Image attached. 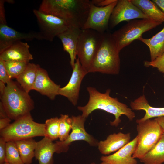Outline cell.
<instances>
[{
  "label": "cell",
  "mask_w": 164,
  "mask_h": 164,
  "mask_svg": "<svg viewBox=\"0 0 164 164\" xmlns=\"http://www.w3.org/2000/svg\"><path fill=\"white\" fill-rule=\"evenodd\" d=\"M91 1L43 0L38 10L65 21L69 27L82 29L87 19Z\"/></svg>",
  "instance_id": "1"
},
{
  "label": "cell",
  "mask_w": 164,
  "mask_h": 164,
  "mask_svg": "<svg viewBox=\"0 0 164 164\" xmlns=\"http://www.w3.org/2000/svg\"><path fill=\"white\" fill-rule=\"evenodd\" d=\"M87 90L89 95L87 103L84 106L77 107L78 110L82 112V115L85 118H87L96 110H102L114 115L115 119L110 124L111 126L116 127L121 123L120 117L122 115L126 116L130 121L135 118V114L132 109L120 102L117 98L110 96V89L107 90L104 93H101L92 87H87Z\"/></svg>",
  "instance_id": "2"
},
{
  "label": "cell",
  "mask_w": 164,
  "mask_h": 164,
  "mask_svg": "<svg viewBox=\"0 0 164 164\" xmlns=\"http://www.w3.org/2000/svg\"><path fill=\"white\" fill-rule=\"evenodd\" d=\"M1 100L8 117L11 120H15L30 113L34 108L33 100L29 93L12 80L6 84Z\"/></svg>",
  "instance_id": "3"
},
{
  "label": "cell",
  "mask_w": 164,
  "mask_h": 164,
  "mask_svg": "<svg viewBox=\"0 0 164 164\" xmlns=\"http://www.w3.org/2000/svg\"><path fill=\"white\" fill-rule=\"evenodd\" d=\"M119 52L112 34L105 32L88 73L100 72L112 75L118 74L120 63Z\"/></svg>",
  "instance_id": "4"
},
{
  "label": "cell",
  "mask_w": 164,
  "mask_h": 164,
  "mask_svg": "<svg viewBox=\"0 0 164 164\" xmlns=\"http://www.w3.org/2000/svg\"><path fill=\"white\" fill-rule=\"evenodd\" d=\"M1 137L6 142H15L45 136V124L35 121L30 113L22 116L0 131Z\"/></svg>",
  "instance_id": "5"
},
{
  "label": "cell",
  "mask_w": 164,
  "mask_h": 164,
  "mask_svg": "<svg viewBox=\"0 0 164 164\" xmlns=\"http://www.w3.org/2000/svg\"><path fill=\"white\" fill-rule=\"evenodd\" d=\"M150 19H133L112 33L118 51L129 45L133 41L138 39L145 32L162 24Z\"/></svg>",
  "instance_id": "6"
},
{
  "label": "cell",
  "mask_w": 164,
  "mask_h": 164,
  "mask_svg": "<svg viewBox=\"0 0 164 164\" xmlns=\"http://www.w3.org/2000/svg\"><path fill=\"white\" fill-rule=\"evenodd\" d=\"M136 129L137 144L132 156L139 159L155 145L164 131L155 120L150 119L138 123Z\"/></svg>",
  "instance_id": "7"
},
{
  "label": "cell",
  "mask_w": 164,
  "mask_h": 164,
  "mask_svg": "<svg viewBox=\"0 0 164 164\" xmlns=\"http://www.w3.org/2000/svg\"><path fill=\"white\" fill-rule=\"evenodd\" d=\"M104 33L91 29H86L82 30L80 34L77 55L81 65L87 72L100 46Z\"/></svg>",
  "instance_id": "8"
},
{
  "label": "cell",
  "mask_w": 164,
  "mask_h": 164,
  "mask_svg": "<svg viewBox=\"0 0 164 164\" xmlns=\"http://www.w3.org/2000/svg\"><path fill=\"white\" fill-rule=\"evenodd\" d=\"M36 17L42 39L52 41L55 37L65 31L69 27L67 22L56 16L43 13L38 10L33 11Z\"/></svg>",
  "instance_id": "9"
},
{
  "label": "cell",
  "mask_w": 164,
  "mask_h": 164,
  "mask_svg": "<svg viewBox=\"0 0 164 164\" xmlns=\"http://www.w3.org/2000/svg\"><path fill=\"white\" fill-rule=\"evenodd\" d=\"M72 131L68 137L63 141H57L55 143L56 153L67 152L72 142L77 141H86L91 146H97L98 142L86 131L84 124L86 118L82 115L72 116Z\"/></svg>",
  "instance_id": "10"
},
{
  "label": "cell",
  "mask_w": 164,
  "mask_h": 164,
  "mask_svg": "<svg viewBox=\"0 0 164 164\" xmlns=\"http://www.w3.org/2000/svg\"><path fill=\"white\" fill-rule=\"evenodd\" d=\"M117 0L103 7L96 6L91 2L87 19L81 29H91L102 33L106 32L108 28L111 14Z\"/></svg>",
  "instance_id": "11"
},
{
  "label": "cell",
  "mask_w": 164,
  "mask_h": 164,
  "mask_svg": "<svg viewBox=\"0 0 164 164\" xmlns=\"http://www.w3.org/2000/svg\"><path fill=\"white\" fill-rule=\"evenodd\" d=\"M136 19H149L130 0H118L111 14L109 26L113 28L121 22Z\"/></svg>",
  "instance_id": "12"
},
{
  "label": "cell",
  "mask_w": 164,
  "mask_h": 164,
  "mask_svg": "<svg viewBox=\"0 0 164 164\" xmlns=\"http://www.w3.org/2000/svg\"><path fill=\"white\" fill-rule=\"evenodd\" d=\"M72 69V73L69 82L64 87H60L59 94L66 97L75 106L77 104L79 99L82 80L88 73L82 66L78 58Z\"/></svg>",
  "instance_id": "13"
},
{
  "label": "cell",
  "mask_w": 164,
  "mask_h": 164,
  "mask_svg": "<svg viewBox=\"0 0 164 164\" xmlns=\"http://www.w3.org/2000/svg\"><path fill=\"white\" fill-rule=\"evenodd\" d=\"M42 40L39 32H21L9 27L6 23H0V53L14 43L25 40Z\"/></svg>",
  "instance_id": "14"
},
{
  "label": "cell",
  "mask_w": 164,
  "mask_h": 164,
  "mask_svg": "<svg viewBox=\"0 0 164 164\" xmlns=\"http://www.w3.org/2000/svg\"><path fill=\"white\" fill-rule=\"evenodd\" d=\"M137 144L136 136L128 144L112 155L102 156L101 160L109 164H137V161L132 155Z\"/></svg>",
  "instance_id": "15"
},
{
  "label": "cell",
  "mask_w": 164,
  "mask_h": 164,
  "mask_svg": "<svg viewBox=\"0 0 164 164\" xmlns=\"http://www.w3.org/2000/svg\"><path fill=\"white\" fill-rule=\"evenodd\" d=\"M60 87V85L56 84L50 79L45 70L40 67H39L32 90L53 100L59 95Z\"/></svg>",
  "instance_id": "16"
},
{
  "label": "cell",
  "mask_w": 164,
  "mask_h": 164,
  "mask_svg": "<svg viewBox=\"0 0 164 164\" xmlns=\"http://www.w3.org/2000/svg\"><path fill=\"white\" fill-rule=\"evenodd\" d=\"M82 31L80 29L69 27L57 36L62 42L64 50L70 56V63L72 69L77 59V46Z\"/></svg>",
  "instance_id": "17"
},
{
  "label": "cell",
  "mask_w": 164,
  "mask_h": 164,
  "mask_svg": "<svg viewBox=\"0 0 164 164\" xmlns=\"http://www.w3.org/2000/svg\"><path fill=\"white\" fill-rule=\"evenodd\" d=\"M26 43L19 41L12 45L0 53V58L5 61H14L29 63L33 59Z\"/></svg>",
  "instance_id": "18"
},
{
  "label": "cell",
  "mask_w": 164,
  "mask_h": 164,
  "mask_svg": "<svg viewBox=\"0 0 164 164\" xmlns=\"http://www.w3.org/2000/svg\"><path fill=\"white\" fill-rule=\"evenodd\" d=\"M131 134L119 132L111 134L106 140L101 141L98 144V149L104 155H108L118 150L130 141Z\"/></svg>",
  "instance_id": "19"
},
{
  "label": "cell",
  "mask_w": 164,
  "mask_h": 164,
  "mask_svg": "<svg viewBox=\"0 0 164 164\" xmlns=\"http://www.w3.org/2000/svg\"><path fill=\"white\" fill-rule=\"evenodd\" d=\"M130 105L132 109L143 110L145 111V114L142 118L136 120V122L137 124L152 118L164 116V107L151 106L149 104L144 95L131 101Z\"/></svg>",
  "instance_id": "20"
},
{
  "label": "cell",
  "mask_w": 164,
  "mask_h": 164,
  "mask_svg": "<svg viewBox=\"0 0 164 164\" xmlns=\"http://www.w3.org/2000/svg\"><path fill=\"white\" fill-rule=\"evenodd\" d=\"M56 153L55 143L44 137L37 142L35 150V157L39 164H53V155Z\"/></svg>",
  "instance_id": "21"
},
{
  "label": "cell",
  "mask_w": 164,
  "mask_h": 164,
  "mask_svg": "<svg viewBox=\"0 0 164 164\" xmlns=\"http://www.w3.org/2000/svg\"><path fill=\"white\" fill-rule=\"evenodd\" d=\"M138 40L142 42L149 47L151 61L153 60L164 53V26L160 31L152 37L145 39L141 36Z\"/></svg>",
  "instance_id": "22"
},
{
  "label": "cell",
  "mask_w": 164,
  "mask_h": 164,
  "mask_svg": "<svg viewBox=\"0 0 164 164\" xmlns=\"http://www.w3.org/2000/svg\"><path fill=\"white\" fill-rule=\"evenodd\" d=\"M130 1L149 19L162 23L164 22V13L152 1Z\"/></svg>",
  "instance_id": "23"
},
{
  "label": "cell",
  "mask_w": 164,
  "mask_h": 164,
  "mask_svg": "<svg viewBox=\"0 0 164 164\" xmlns=\"http://www.w3.org/2000/svg\"><path fill=\"white\" fill-rule=\"evenodd\" d=\"M39 67L38 64L29 63L24 70L16 79L17 82L28 93L32 90Z\"/></svg>",
  "instance_id": "24"
},
{
  "label": "cell",
  "mask_w": 164,
  "mask_h": 164,
  "mask_svg": "<svg viewBox=\"0 0 164 164\" xmlns=\"http://www.w3.org/2000/svg\"><path fill=\"white\" fill-rule=\"evenodd\" d=\"M24 164H31L35 157V150L37 142L32 138L16 141L14 142Z\"/></svg>",
  "instance_id": "25"
},
{
  "label": "cell",
  "mask_w": 164,
  "mask_h": 164,
  "mask_svg": "<svg viewBox=\"0 0 164 164\" xmlns=\"http://www.w3.org/2000/svg\"><path fill=\"white\" fill-rule=\"evenodd\" d=\"M139 160L143 164H162L164 162V137L163 135L155 145Z\"/></svg>",
  "instance_id": "26"
},
{
  "label": "cell",
  "mask_w": 164,
  "mask_h": 164,
  "mask_svg": "<svg viewBox=\"0 0 164 164\" xmlns=\"http://www.w3.org/2000/svg\"><path fill=\"white\" fill-rule=\"evenodd\" d=\"M45 124V136L52 141L59 138V118L55 117L47 119Z\"/></svg>",
  "instance_id": "27"
},
{
  "label": "cell",
  "mask_w": 164,
  "mask_h": 164,
  "mask_svg": "<svg viewBox=\"0 0 164 164\" xmlns=\"http://www.w3.org/2000/svg\"><path fill=\"white\" fill-rule=\"evenodd\" d=\"M28 63L14 61H5V68L10 79H16L24 70Z\"/></svg>",
  "instance_id": "28"
},
{
  "label": "cell",
  "mask_w": 164,
  "mask_h": 164,
  "mask_svg": "<svg viewBox=\"0 0 164 164\" xmlns=\"http://www.w3.org/2000/svg\"><path fill=\"white\" fill-rule=\"evenodd\" d=\"M6 161L9 164H24L14 142H6Z\"/></svg>",
  "instance_id": "29"
},
{
  "label": "cell",
  "mask_w": 164,
  "mask_h": 164,
  "mask_svg": "<svg viewBox=\"0 0 164 164\" xmlns=\"http://www.w3.org/2000/svg\"><path fill=\"white\" fill-rule=\"evenodd\" d=\"M59 120V141L65 140L69 135L72 128V123L71 117L68 115L61 114Z\"/></svg>",
  "instance_id": "30"
},
{
  "label": "cell",
  "mask_w": 164,
  "mask_h": 164,
  "mask_svg": "<svg viewBox=\"0 0 164 164\" xmlns=\"http://www.w3.org/2000/svg\"><path fill=\"white\" fill-rule=\"evenodd\" d=\"M144 65L146 67H152L156 68L160 72L164 73V53L153 60L145 61Z\"/></svg>",
  "instance_id": "31"
},
{
  "label": "cell",
  "mask_w": 164,
  "mask_h": 164,
  "mask_svg": "<svg viewBox=\"0 0 164 164\" xmlns=\"http://www.w3.org/2000/svg\"><path fill=\"white\" fill-rule=\"evenodd\" d=\"M11 80L5 65V61L0 58V81L7 84Z\"/></svg>",
  "instance_id": "32"
},
{
  "label": "cell",
  "mask_w": 164,
  "mask_h": 164,
  "mask_svg": "<svg viewBox=\"0 0 164 164\" xmlns=\"http://www.w3.org/2000/svg\"><path fill=\"white\" fill-rule=\"evenodd\" d=\"M6 142L2 137L0 138V164H4L6 161Z\"/></svg>",
  "instance_id": "33"
},
{
  "label": "cell",
  "mask_w": 164,
  "mask_h": 164,
  "mask_svg": "<svg viewBox=\"0 0 164 164\" xmlns=\"http://www.w3.org/2000/svg\"><path fill=\"white\" fill-rule=\"evenodd\" d=\"M117 0H92L91 2L95 5L101 7H103L108 5L114 2Z\"/></svg>",
  "instance_id": "34"
},
{
  "label": "cell",
  "mask_w": 164,
  "mask_h": 164,
  "mask_svg": "<svg viewBox=\"0 0 164 164\" xmlns=\"http://www.w3.org/2000/svg\"><path fill=\"white\" fill-rule=\"evenodd\" d=\"M4 2L3 0L0 1V23H6L5 14Z\"/></svg>",
  "instance_id": "35"
},
{
  "label": "cell",
  "mask_w": 164,
  "mask_h": 164,
  "mask_svg": "<svg viewBox=\"0 0 164 164\" xmlns=\"http://www.w3.org/2000/svg\"><path fill=\"white\" fill-rule=\"evenodd\" d=\"M11 120L9 118L0 119V130L7 127L10 124Z\"/></svg>",
  "instance_id": "36"
},
{
  "label": "cell",
  "mask_w": 164,
  "mask_h": 164,
  "mask_svg": "<svg viewBox=\"0 0 164 164\" xmlns=\"http://www.w3.org/2000/svg\"><path fill=\"white\" fill-rule=\"evenodd\" d=\"M164 13V0H152Z\"/></svg>",
  "instance_id": "37"
},
{
  "label": "cell",
  "mask_w": 164,
  "mask_h": 164,
  "mask_svg": "<svg viewBox=\"0 0 164 164\" xmlns=\"http://www.w3.org/2000/svg\"><path fill=\"white\" fill-rule=\"evenodd\" d=\"M0 119L9 118L1 103H0Z\"/></svg>",
  "instance_id": "38"
},
{
  "label": "cell",
  "mask_w": 164,
  "mask_h": 164,
  "mask_svg": "<svg viewBox=\"0 0 164 164\" xmlns=\"http://www.w3.org/2000/svg\"><path fill=\"white\" fill-rule=\"evenodd\" d=\"M155 120L164 131V116L156 118Z\"/></svg>",
  "instance_id": "39"
},
{
  "label": "cell",
  "mask_w": 164,
  "mask_h": 164,
  "mask_svg": "<svg viewBox=\"0 0 164 164\" xmlns=\"http://www.w3.org/2000/svg\"><path fill=\"white\" fill-rule=\"evenodd\" d=\"M91 164H95V163L94 162H93V163H92ZM100 164H109L107 162H102Z\"/></svg>",
  "instance_id": "40"
},
{
  "label": "cell",
  "mask_w": 164,
  "mask_h": 164,
  "mask_svg": "<svg viewBox=\"0 0 164 164\" xmlns=\"http://www.w3.org/2000/svg\"><path fill=\"white\" fill-rule=\"evenodd\" d=\"M4 164H9L6 161V162H5V163Z\"/></svg>",
  "instance_id": "41"
},
{
  "label": "cell",
  "mask_w": 164,
  "mask_h": 164,
  "mask_svg": "<svg viewBox=\"0 0 164 164\" xmlns=\"http://www.w3.org/2000/svg\"><path fill=\"white\" fill-rule=\"evenodd\" d=\"M163 136L164 137V132H163Z\"/></svg>",
  "instance_id": "42"
}]
</instances>
